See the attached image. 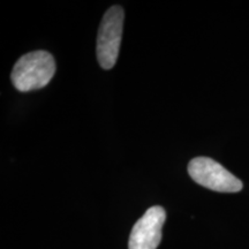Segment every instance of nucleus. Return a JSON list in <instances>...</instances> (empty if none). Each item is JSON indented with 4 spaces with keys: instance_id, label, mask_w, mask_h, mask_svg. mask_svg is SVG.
I'll list each match as a JSON object with an SVG mask.
<instances>
[{
    "instance_id": "obj_2",
    "label": "nucleus",
    "mask_w": 249,
    "mask_h": 249,
    "mask_svg": "<svg viewBox=\"0 0 249 249\" xmlns=\"http://www.w3.org/2000/svg\"><path fill=\"white\" fill-rule=\"evenodd\" d=\"M124 9L112 6L105 12L97 37V59L104 70H111L116 65L119 54L124 28Z\"/></svg>"
},
{
    "instance_id": "obj_4",
    "label": "nucleus",
    "mask_w": 249,
    "mask_h": 249,
    "mask_svg": "<svg viewBox=\"0 0 249 249\" xmlns=\"http://www.w3.org/2000/svg\"><path fill=\"white\" fill-rule=\"evenodd\" d=\"M166 213L160 205L151 207L133 226L128 249H156L161 241Z\"/></svg>"
},
{
    "instance_id": "obj_1",
    "label": "nucleus",
    "mask_w": 249,
    "mask_h": 249,
    "mask_svg": "<svg viewBox=\"0 0 249 249\" xmlns=\"http://www.w3.org/2000/svg\"><path fill=\"white\" fill-rule=\"evenodd\" d=\"M55 73V61L48 51L29 52L17 61L11 79L18 91H31L49 85Z\"/></svg>"
},
{
    "instance_id": "obj_3",
    "label": "nucleus",
    "mask_w": 249,
    "mask_h": 249,
    "mask_svg": "<svg viewBox=\"0 0 249 249\" xmlns=\"http://www.w3.org/2000/svg\"><path fill=\"white\" fill-rule=\"evenodd\" d=\"M188 173L196 183L214 192L238 193L244 187L240 179L209 157L192 160L188 164Z\"/></svg>"
}]
</instances>
